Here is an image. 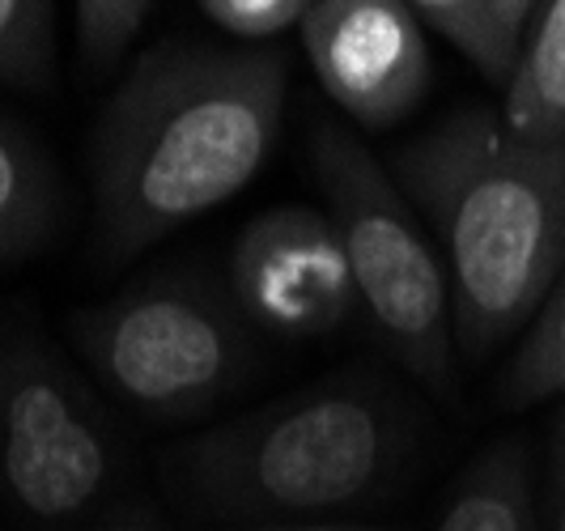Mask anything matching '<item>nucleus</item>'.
I'll return each mask as SVG.
<instances>
[{"label":"nucleus","instance_id":"f257e3e1","mask_svg":"<svg viewBox=\"0 0 565 531\" xmlns=\"http://www.w3.org/2000/svg\"><path fill=\"white\" fill-rule=\"evenodd\" d=\"M289 64L162 43L119 82L94 137V217L111 264L234 200L273 158Z\"/></svg>","mask_w":565,"mask_h":531},{"label":"nucleus","instance_id":"f03ea898","mask_svg":"<svg viewBox=\"0 0 565 531\" xmlns=\"http://www.w3.org/2000/svg\"><path fill=\"white\" fill-rule=\"evenodd\" d=\"M451 277L455 344L481 362L523 336L565 273V137H514L498 111H455L396 153Z\"/></svg>","mask_w":565,"mask_h":531},{"label":"nucleus","instance_id":"7ed1b4c3","mask_svg":"<svg viewBox=\"0 0 565 531\" xmlns=\"http://www.w3.org/2000/svg\"><path fill=\"white\" fill-rule=\"evenodd\" d=\"M413 447V425L383 383L328 379L188 443L192 498L234 519H311L379 498Z\"/></svg>","mask_w":565,"mask_h":531},{"label":"nucleus","instance_id":"20e7f679","mask_svg":"<svg viewBox=\"0 0 565 531\" xmlns=\"http://www.w3.org/2000/svg\"><path fill=\"white\" fill-rule=\"evenodd\" d=\"M255 328L230 285L200 273L145 277L73 319L94 379L158 421H188L238 392L255 370Z\"/></svg>","mask_w":565,"mask_h":531},{"label":"nucleus","instance_id":"39448f33","mask_svg":"<svg viewBox=\"0 0 565 531\" xmlns=\"http://www.w3.org/2000/svg\"><path fill=\"white\" fill-rule=\"evenodd\" d=\"M311 170L374 332L408 374L438 392L451 387V277L443 252L413 217L396 174L340 124L315 128Z\"/></svg>","mask_w":565,"mask_h":531},{"label":"nucleus","instance_id":"423d86ee","mask_svg":"<svg viewBox=\"0 0 565 531\" xmlns=\"http://www.w3.org/2000/svg\"><path fill=\"white\" fill-rule=\"evenodd\" d=\"M119 455L94 392L39 336L0 344V489L39 523H68L111 489Z\"/></svg>","mask_w":565,"mask_h":531},{"label":"nucleus","instance_id":"0eeeda50","mask_svg":"<svg viewBox=\"0 0 565 531\" xmlns=\"http://www.w3.org/2000/svg\"><path fill=\"white\" fill-rule=\"evenodd\" d=\"M226 285L255 332L277 340H323L362 310L337 225L311 204H277L243 225Z\"/></svg>","mask_w":565,"mask_h":531},{"label":"nucleus","instance_id":"6e6552de","mask_svg":"<svg viewBox=\"0 0 565 531\" xmlns=\"http://www.w3.org/2000/svg\"><path fill=\"white\" fill-rule=\"evenodd\" d=\"M302 52L323 94L374 132L408 119L434 82L425 22L408 0H315Z\"/></svg>","mask_w":565,"mask_h":531},{"label":"nucleus","instance_id":"1a4fd4ad","mask_svg":"<svg viewBox=\"0 0 565 531\" xmlns=\"http://www.w3.org/2000/svg\"><path fill=\"white\" fill-rule=\"evenodd\" d=\"M434 531H548L523 443H498L463 472Z\"/></svg>","mask_w":565,"mask_h":531},{"label":"nucleus","instance_id":"9d476101","mask_svg":"<svg viewBox=\"0 0 565 531\" xmlns=\"http://www.w3.org/2000/svg\"><path fill=\"white\" fill-rule=\"evenodd\" d=\"M498 115L514 137H565V0H536Z\"/></svg>","mask_w":565,"mask_h":531},{"label":"nucleus","instance_id":"9b49d317","mask_svg":"<svg viewBox=\"0 0 565 531\" xmlns=\"http://www.w3.org/2000/svg\"><path fill=\"white\" fill-rule=\"evenodd\" d=\"M60 213V183L39 140L0 119V264L43 252Z\"/></svg>","mask_w":565,"mask_h":531},{"label":"nucleus","instance_id":"f8f14e48","mask_svg":"<svg viewBox=\"0 0 565 531\" xmlns=\"http://www.w3.org/2000/svg\"><path fill=\"white\" fill-rule=\"evenodd\" d=\"M502 400L527 408L544 400H565V273L553 280L532 323L519 336V349L502 370Z\"/></svg>","mask_w":565,"mask_h":531},{"label":"nucleus","instance_id":"ddd939ff","mask_svg":"<svg viewBox=\"0 0 565 531\" xmlns=\"http://www.w3.org/2000/svg\"><path fill=\"white\" fill-rule=\"evenodd\" d=\"M408 4H413V13L422 18L425 26L438 30L451 43L459 56L472 60L489 82H510L519 47L498 26L493 0H408Z\"/></svg>","mask_w":565,"mask_h":531},{"label":"nucleus","instance_id":"4468645a","mask_svg":"<svg viewBox=\"0 0 565 531\" xmlns=\"http://www.w3.org/2000/svg\"><path fill=\"white\" fill-rule=\"evenodd\" d=\"M52 4L56 0H0V85H47Z\"/></svg>","mask_w":565,"mask_h":531},{"label":"nucleus","instance_id":"2eb2a0df","mask_svg":"<svg viewBox=\"0 0 565 531\" xmlns=\"http://www.w3.org/2000/svg\"><path fill=\"white\" fill-rule=\"evenodd\" d=\"M153 0H73L77 43L89 68H111L137 39Z\"/></svg>","mask_w":565,"mask_h":531},{"label":"nucleus","instance_id":"dca6fc26","mask_svg":"<svg viewBox=\"0 0 565 531\" xmlns=\"http://www.w3.org/2000/svg\"><path fill=\"white\" fill-rule=\"evenodd\" d=\"M222 30L238 39H273L289 26H302L315 0H196Z\"/></svg>","mask_w":565,"mask_h":531},{"label":"nucleus","instance_id":"f3484780","mask_svg":"<svg viewBox=\"0 0 565 531\" xmlns=\"http://www.w3.org/2000/svg\"><path fill=\"white\" fill-rule=\"evenodd\" d=\"M544 519L548 531H565V400L557 417L548 421V447H544Z\"/></svg>","mask_w":565,"mask_h":531},{"label":"nucleus","instance_id":"a211bd4d","mask_svg":"<svg viewBox=\"0 0 565 531\" xmlns=\"http://www.w3.org/2000/svg\"><path fill=\"white\" fill-rule=\"evenodd\" d=\"M493 13H498L502 34L519 47V43H523V30H527L532 13H536V0H493Z\"/></svg>","mask_w":565,"mask_h":531},{"label":"nucleus","instance_id":"6ab92c4d","mask_svg":"<svg viewBox=\"0 0 565 531\" xmlns=\"http://www.w3.org/2000/svg\"><path fill=\"white\" fill-rule=\"evenodd\" d=\"M247 531H387V528H358V523H259Z\"/></svg>","mask_w":565,"mask_h":531},{"label":"nucleus","instance_id":"aec40b11","mask_svg":"<svg viewBox=\"0 0 565 531\" xmlns=\"http://www.w3.org/2000/svg\"><path fill=\"white\" fill-rule=\"evenodd\" d=\"M98 531H158V528H149V523H115V528H98Z\"/></svg>","mask_w":565,"mask_h":531}]
</instances>
